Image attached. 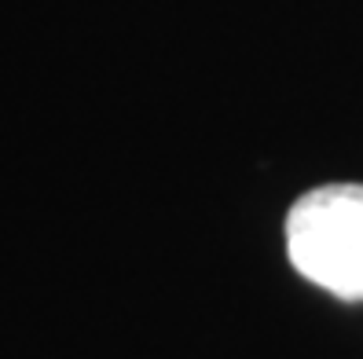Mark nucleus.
Returning <instances> with one entry per match:
<instances>
[{
    "label": "nucleus",
    "instance_id": "nucleus-1",
    "mask_svg": "<svg viewBox=\"0 0 363 359\" xmlns=\"http://www.w3.org/2000/svg\"><path fill=\"white\" fill-rule=\"evenodd\" d=\"M286 257L337 301H363V183H323L286 213Z\"/></svg>",
    "mask_w": 363,
    "mask_h": 359
}]
</instances>
